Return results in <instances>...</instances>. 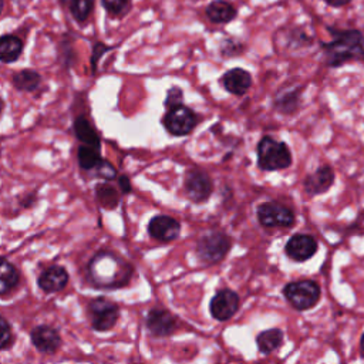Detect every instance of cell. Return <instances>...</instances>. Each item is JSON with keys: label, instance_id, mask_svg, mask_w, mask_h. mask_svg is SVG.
Returning <instances> with one entry per match:
<instances>
[{"label": "cell", "instance_id": "cell-31", "mask_svg": "<svg viewBox=\"0 0 364 364\" xmlns=\"http://www.w3.org/2000/svg\"><path fill=\"white\" fill-rule=\"evenodd\" d=\"M95 171H97V175L104 179H114L117 176L115 168L105 159H101V162L95 166Z\"/></svg>", "mask_w": 364, "mask_h": 364}, {"label": "cell", "instance_id": "cell-16", "mask_svg": "<svg viewBox=\"0 0 364 364\" xmlns=\"http://www.w3.org/2000/svg\"><path fill=\"white\" fill-rule=\"evenodd\" d=\"M220 82L230 94L243 95L252 85V77L243 68H232L223 74Z\"/></svg>", "mask_w": 364, "mask_h": 364}, {"label": "cell", "instance_id": "cell-26", "mask_svg": "<svg viewBox=\"0 0 364 364\" xmlns=\"http://www.w3.org/2000/svg\"><path fill=\"white\" fill-rule=\"evenodd\" d=\"M68 7L74 20L78 23H82L91 14L94 7V0H70Z\"/></svg>", "mask_w": 364, "mask_h": 364}, {"label": "cell", "instance_id": "cell-33", "mask_svg": "<svg viewBox=\"0 0 364 364\" xmlns=\"http://www.w3.org/2000/svg\"><path fill=\"white\" fill-rule=\"evenodd\" d=\"M118 183H119V188H121V191H122L124 193L131 192V182H129L128 176L121 175V176H119V179H118Z\"/></svg>", "mask_w": 364, "mask_h": 364}, {"label": "cell", "instance_id": "cell-30", "mask_svg": "<svg viewBox=\"0 0 364 364\" xmlns=\"http://www.w3.org/2000/svg\"><path fill=\"white\" fill-rule=\"evenodd\" d=\"M183 94H182V90L179 87H172L168 90L166 92V98H165V107L169 109L172 107H176V105H182V101H183Z\"/></svg>", "mask_w": 364, "mask_h": 364}, {"label": "cell", "instance_id": "cell-6", "mask_svg": "<svg viewBox=\"0 0 364 364\" xmlns=\"http://www.w3.org/2000/svg\"><path fill=\"white\" fill-rule=\"evenodd\" d=\"M87 311L91 326L97 331L111 330L117 324V320L119 317L118 306L105 297H97L91 300L88 303Z\"/></svg>", "mask_w": 364, "mask_h": 364}, {"label": "cell", "instance_id": "cell-9", "mask_svg": "<svg viewBox=\"0 0 364 364\" xmlns=\"http://www.w3.org/2000/svg\"><path fill=\"white\" fill-rule=\"evenodd\" d=\"M183 186L188 198L196 203L205 202L213 191V183L209 175L198 168L189 169L186 172Z\"/></svg>", "mask_w": 364, "mask_h": 364}, {"label": "cell", "instance_id": "cell-3", "mask_svg": "<svg viewBox=\"0 0 364 364\" xmlns=\"http://www.w3.org/2000/svg\"><path fill=\"white\" fill-rule=\"evenodd\" d=\"M257 165L263 171L286 169L291 165V154L284 142L263 136L257 144Z\"/></svg>", "mask_w": 364, "mask_h": 364}, {"label": "cell", "instance_id": "cell-28", "mask_svg": "<svg viewBox=\"0 0 364 364\" xmlns=\"http://www.w3.org/2000/svg\"><path fill=\"white\" fill-rule=\"evenodd\" d=\"M104 9L114 17L125 14L129 9V0H101Z\"/></svg>", "mask_w": 364, "mask_h": 364}, {"label": "cell", "instance_id": "cell-37", "mask_svg": "<svg viewBox=\"0 0 364 364\" xmlns=\"http://www.w3.org/2000/svg\"><path fill=\"white\" fill-rule=\"evenodd\" d=\"M1 10H3V0H0V13H1Z\"/></svg>", "mask_w": 364, "mask_h": 364}, {"label": "cell", "instance_id": "cell-18", "mask_svg": "<svg viewBox=\"0 0 364 364\" xmlns=\"http://www.w3.org/2000/svg\"><path fill=\"white\" fill-rule=\"evenodd\" d=\"M237 14V10L235 6L225 0H215L208 4L206 7V16L213 23H229L232 21Z\"/></svg>", "mask_w": 364, "mask_h": 364}, {"label": "cell", "instance_id": "cell-10", "mask_svg": "<svg viewBox=\"0 0 364 364\" xmlns=\"http://www.w3.org/2000/svg\"><path fill=\"white\" fill-rule=\"evenodd\" d=\"M239 309V296L230 289H222L215 293L209 303V311L213 318L226 321L236 314Z\"/></svg>", "mask_w": 364, "mask_h": 364}, {"label": "cell", "instance_id": "cell-24", "mask_svg": "<svg viewBox=\"0 0 364 364\" xmlns=\"http://www.w3.org/2000/svg\"><path fill=\"white\" fill-rule=\"evenodd\" d=\"M77 159H78V165L85 169V171H91L95 169V166L101 162V156H100V151L87 145H80L77 149Z\"/></svg>", "mask_w": 364, "mask_h": 364}, {"label": "cell", "instance_id": "cell-27", "mask_svg": "<svg viewBox=\"0 0 364 364\" xmlns=\"http://www.w3.org/2000/svg\"><path fill=\"white\" fill-rule=\"evenodd\" d=\"M97 198L100 200V203L104 206V208H108V209H112L117 206L118 203V193L117 191L108 185V183H102V185H97Z\"/></svg>", "mask_w": 364, "mask_h": 364}, {"label": "cell", "instance_id": "cell-7", "mask_svg": "<svg viewBox=\"0 0 364 364\" xmlns=\"http://www.w3.org/2000/svg\"><path fill=\"white\" fill-rule=\"evenodd\" d=\"M198 115L183 104L169 108L162 118V125L165 129L176 136L188 135L198 125Z\"/></svg>", "mask_w": 364, "mask_h": 364}, {"label": "cell", "instance_id": "cell-36", "mask_svg": "<svg viewBox=\"0 0 364 364\" xmlns=\"http://www.w3.org/2000/svg\"><path fill=\"white\" fill-rule=\"evenodd\" d=\"M3 107H4V102H3V100L0 98V114H1V111H3Z\"/></svg>", "mask_w": 364, "mask_h": 364}, {"label": "cell", "instance_id": "cell-4", "mask_svg": "<svg viewBox=\"0 0 364 364\" xmlns=\"http://www.w3.org/2000/svg\"><path fill=\"white\" fill-rule=\"evenodd\" d=\"M283 294L296 310H309L320 300V286L314 280H296L284 286Z\"/></svg>", "mask_w": 364, "mask_h": 364}, {"label": "cell", "instance_id": "cell-35", "mask_svg": "<svg viewBox=\"0 0 364 364\" xmlns=\"http://www.w3.org/2000/svg\"><path fill=\"white\" fill-rule=\"evenodd\" d=\"M360 353L364 357V334L361 336V341H360Z\"/></svg>", "mask_w": 364, "mask_h": 364}, {"label": "cell", "instance_id": "cell-15", "mask_svg": "<svg viewBox=\"0 0 364 364\" xmlns=\"http://www.w3.org/2000/svg\"><path fill=\"white\" fill-rule=\"evenodd\" d=\"M68 283V273L63 266H50L38 277V286L46 293L63 290Z\"/></svg>", "mask_w": 364, "mask_h": 364}, {"label": "cell", "instance_id": "cell-14", "mask_svg": "<svg viewBox=\"0 0 364 364\" xmlns=\"http://www.w3.org/2000/svg\"><path fill=\"white\" fill-rule=\"evenodd\" d=\"M31 343L33 346L41 351V353H54L58 350V347L61 346V337L58 330H55L51 326H46V324H40L37 327H34L31 330L30 334Z\"/></svg>", "mask_w": 364, "mask_h": 364}, {"label": "cell", "instance_id": "cell-20", "mask_svg": "<svg viewBox=\"0 0 364 364\" xmlns=\"http://www.w3.org/2000/svg\"><path fill=\"white\" fill-rule=\"evenodd\" d=\"M23 53V41L13 34L0 36V61L13 63Z\"/></svg>", "mask_w": 364, "mask_h": 364}, {"label": "cell", "instance_id": "cell-11", "mask_svg": "<svg viewBox=\"0 0 364 364\" xmlns=\"http://www.w3.org/2000/svg\"><path fill=\"white\" fill-rule=\"evenodd\" d=\"M284 252L291 260L304 262L317 252V240L310 235L296 233L287 240Z\"/></svg>", "mask_w": 364, "mask_h": 364}, {"label": "cell", "instance_id": "cell-5", "mask_svg": "<svg viewBox=\"0 0 364 364\" xmlns=\"http://www.w3.org/2000/svg\"><path fill=\"white\" fill-rule=\"evenodd\" d=\"M232 246L230 237L223 232H210L203 235L196 243V253L206 263L220 262Z\"/></svg>", "mask_w": 364, "mask_h": 364}, {"label": "cell", "instance_id": "cell-21", "mask_svg": "<svg viewBox=\"0 0 364 364\" xmlns=\"http://www.w3.org/2000/svg\"><path fill=\"white\" fill-rule=\"evenodd\" d=\"M20 280L18 270L7 259H0V296L7 294Z\"/></svg>", "mask_w": 364, "mask_h": 364}, {"label": "cell", "instance_id": "cell-12", "mask_svg": "<svg viewBox=\"0 0 364 364\" xmlns=\"http://www.w3.org/2000/svg\"><path fill=\"white\" fill-rule=\"evenodd\" d=\"M179 232L181 223L168 215L154 216L148 223V233L159 242H172L179 236Z\"/></svg>", "mask_w": 364, "mask_h": 364}, {"label": "cell", "instance_id": "cell-19", "mask_svg": "<svg viewBox=\"0 0 364 364\" xmlns=\"http://www.w3.org/2000/svg\"><path fill=\"white\" fill-rule=\"evenodd\" d=\"M74 132H75V136L78 138V141L82 142V145H87V146H91V148H95L100 151V148H101L100 136L87 118H84V117L75 118Z\"/></svg>", "mask_w": 364, "mask_h": 364}, {"label": "cell", "instance_id": "cell-13", "mask_svg": "<svg viewBox=\"0 0 364 364\" xmlns=\"http://www.w3.org/2000/svg\"><path fill=\"white\" fill-rule=\"evenodd\" d=\"M146 327L156 337H166L176 330V317L164 309H152L146 316Z\"/></svg>", "mask_w": 364, "mask_h": 364}, {"label": "cell", "instance_id": "cell-8", "mask_svg": "<svg viewBox=\"0 0 364 364\" xmlns=\"http://www.w3.org/2000/svg\"><path fill=\"white\" fill-rule=\"evenodd\" d=\"M257 219L266 228H290L294 223V212L279 202H264L257 208Z\"/></svg>", "mask_w": 364, "mask_h": 364}, {"label": "cell", "instance_id": "cell-34", "mask_svg": "<svg viewBox=\"0 0 364 364\" xmlns=\"http://www.w3.org/2000/svg\"><path fill=\"white\" fill-rule=\"evenodd\" d=\"M327 4H330V6H333V7H341V6H344V4H347V3H350L351 0H324Z\"/></svg>", "mask_w": 364, "mask_h": 364}, {"label": "cell", "instance_id": "cell-1", "mask_svg": "<svg viewBox=\"0 0 364 364\" xmlns=\"http://www.w3.org/2000/svg\"><path fill=\"white\" fill-rule=\"evenodd\" d=\"M134 274L132 266L121 256L101 250L88 263V276L97 289H118L129 283Z\"/></svg>", "mask_w": 364, "mask_h": 364}, {"label": "cell", "instance_id": "cell-25", "mask_svg": "<svg viewBox=\"0 0 364 364\" xmlns=\"http://www.w3.org/2000/svg\"><path fill=\"white\" fill-rule=\"evenodd\" d=\"M299 105V90H289L286 92H280L276 97V107L279 111L284 114L293 112Z\"/></svg>", "mask_w": 364, "mask_h": 364}, {"label": "cell", "instance_id": "cell-2", "mask_svg": "<svg viewBox=\"0 0 364 364\" xmlns=\"http://www.w3.org/2000/svg\"><path fill=\"white\" fill-rule=\"evenodd\" d=\"M333 40L321 44L326 54V63L330 67H338L348 61L364 60V36L358 30H333Z\"/></svg>", "mask_w": 364, "mask_h": 364}, {"label": "cell", "instance_id": "cell-17", "mask_svg": "<svg viewBox=\"0 0 364 364\" xmlns=\"http://www.w3.org/2000/svg\"><path fill=\"white\" fill-rule=\"evenodd\" d=\"M333 183H334V172L328 165L320 166L314 173L309 175L303 182L306 192L310 195H320L328 191Z\"/></svg>", "mask_w": 364, "mask_h": 364}, {"label": "cell", "instance_id": "cell-22", "mask_svg": "<svg viewBox=\"0 0 364 364\" xmlns=\"http://www.w3.org/2000/svg\"><path fill=\"white\" fill-rule=\"evenodd\" d=\"M11 81H13V84L17 90L30 92V91H34L40 87L41 77L37 71L30 70V68H24V70H20V71L14 73L13 77H11Z\"/></svg>", "mask_w": 364, "mask_h": 364}, {"label": "cell", "instance_id": "cell-23", "mask_svg": "<svg viewBox=\"0 0 364 364\" xmlns=\"http://www.w3.org/2000/svg\"><path fill=\"white\" fill-rule=\"evenodd\" d=\"M283 341V331L280 328H269L257 334L256 344L263 354H270Z\"/></svg>", "mask_w": 364, "mask_h": 364}, {"label": "cell", "instance_id": "cell-29", "mask_svg": "<svg viewBox=\"0 0 364 364\" xmlns=\"http://www.w3.org/2000/svg\"><path fill=\"white\" fill-rule=\"evenodd\" d=\"M13 340V333L9 321L0 316V350L9 347Z\"/></svg>", "mask_w": 364, "mask_h": 364}, {"label": "cell", "instance_id": "cell-32", "mask_svg": "<svg viewBox=\"0 0 364 364\" xmlns=\"http://www.w3.org/2000/svg\"><path fill=\"white\" fill-rule=\"evenodd\" d=\"M111 47H107L105 44H101V43H97V44H94V48H92V58H91V64H92V67L95 68V65H97V61H98V58L104 54V53H107L108 50H109Z\"/></svg>", "mask_w": 364, "mask_h": 364}]
</instances>
